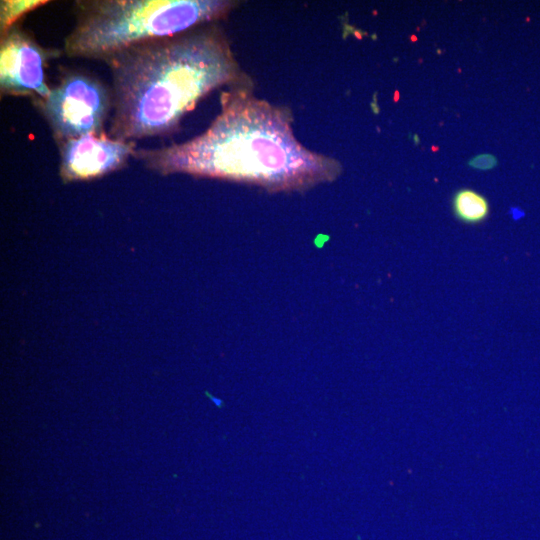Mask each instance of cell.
<instances>
[{
    "label": "cell",
    "mask_w": 540,
    "mask_h": 540,
    "mask_svg": "<svg viewBox=\"0 0 540 540\" xmlns=\"http://www.w3.org/2000/svg\"><path fill=\"white\" fill-rule=\"evenodd\" d=\"M59 174L63 181L102 177L124 167L137 149L135 141L112 138L106 132L90 133L58 145Z\"/></svg>",
    "instance_id": "6"
},
{
    "label": "cell",
    "mask_w": 540,
    "mask_h": 540,
    "mask_svg": "<svg viewBox=\"0 0 540 540\" xmlns=\"http://www.w3.org/2000/svg\"><path fill=\"white\" fill-rule=\"evenodd\" d=\"M253 82L229 86L208 128L182 143L136 149L134 158L167 175L259 185L268 191L309 189L342 172L333 157L305 147L295 136L289 108L257 98Z\"/></svg>",
    "instance_id": "1"
},
{
    "label": "cell",
    "mask_w": 540,
    "mask_h": 540,
    "mask_svg": "<svg viewBox=\"0 0 540 540\" xmlns=\"http://www.w3.org/2000/svg\"><path fill=\"white\" fill-rule=\"evenodd\" d=\"M237 4L231 0H77L64 52L72 58L105 62L130 46L215 23Z\"/></svg>",
    "instance_id": "3"
},
{
    "label": "cell",
    "mask_w": 540,
    "mask_h": 540,
    "mask_svg": "<svg viewBox=\"0 0 540 540\" xmlns=\"http://www.w3.org/2000/svg\"><path fill=\"white\" fill-rule=\"evenodd\" d=\"M112 77L108 135L168 136L215 89L251 83L215 23L130 46L105 61Z\"/></svg>",
    "instance_id": "2"
},
{
    "label": "cell",
    "mask_w": 540,
    "mask_h": 540,
    "mask_svg": "<svg viewBox=\"0 0 540 540\" xmlns=\"http://www.w3.org/2000/svg\"><path fill=\"white\" fill-rule=\"evenodd\" d=\"M453 209L456 217L466 223L482 222L489 213L486 198L479 193L462 189L453 198Z\"/></svg>",
    "instance_id": "7"
},
{
    "label": "cell",
    "mask_w": 540,
    "mask_h": 540,
    "mask_svg": "<svg viewBox=\"0 0 540 540\" xmlns=\"http://www.w3.org/2000/svg\"><path fill=\"white\" fill-rule=\"evenodd\" d=\"M58 54V50L42 47L20 23L14 25L1 35L0 40L1 96H26L33 101L44 99L50 92L46 63Z\"/></svg>",
    "instance_id": "5"
},
{
    "label": "cell",
    "mask_w": 540,
    "mask_h": 540,
    "mask_svg": "<svg viewBox=\"0 0 540 540\" xmlns=\"http://www.w3.org/2000/svg\"><path fill=\"white\" fill-rule=\"evenodd\" d=\"M496 157L491 154H481L472 158L469 165L479 170H490L496 166Z\"/></svg>",
    "instance_id": "9"
},
{
    "label": "cell",
    "mask_w": 540,
    "mask_h": 540,
    "mask_svg": "<svg viewBox=\"0 0 540 540\" xmlns=\"http://www.w3.org/2000/svg\"><path fill=\"white\" fill-rule=\"evenodd\" d=\"M46 0H2L0 3V33L5 34L27 13L44 6Z\"/></svg>",
    "instance_id": "8"
},
{
    "label": "cell",
    "mask_w": 540,
    "mask_h": 540,
    "mask_svg": "<svg viewBox=\"0 0 540 540\" xmlns=\"http://www.w3.org/2000/svg\"><path fill=\"white\" fill-rule=\"evenodd\" d=\"M57 146L90 133H102L111 117V86L86 71L64 69L44 99L33 101Z\"/></svg>",
    "instance_id": "4"
}]
</instances>
